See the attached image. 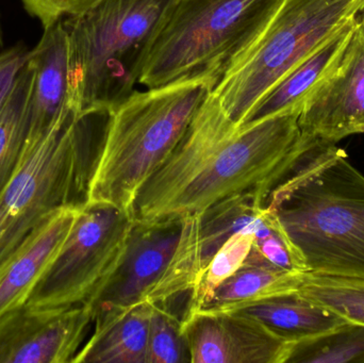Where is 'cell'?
<instances>
[{
	"label": "cell",
	"instance_id": "cell-1",
	"mask_svg": "<svg viewBox=\"0 0 364 363\" xmlns=\"http://www.w3.org/2000/svg\"><path fill=\"white\" fill-rule=\"evenodd\" d=\"M299 111L237 127L210 93L168 159L132 206L142 221L199 215L228 196L258 190L267 197L299 155Z\"/></svg>",
	"mask_w": 364,
	"mask_h": 363
},
{
	"label": "cell",
	"instance_id": "cell-2",
	"mask_svg": "<svg viewBox=\"0 0 364 363\" xmlns=\"http://www.w3.org/2000/svg\"><path fill=\"white\" fill-rule=\"evenodd\" d=\"M303 136L299 155L269 190L264 207L307 273L364 281V176L336 143Z\"/></svg>",
	"mask_w": 364,
	"mask_h": 363
},
{
	"label": "cell",
	"instance_id": "cell-3",
	"mask_svg": "<svg viewBox=\"0 0 364 363\" xmlns=\"http://www.w3.org/2000/svg\"><path fill=\"white\" fill-rule=\"evenodd\" d=\"M113 112L73 109L45 136L25 145L0 192V266L51 213L87 202Z\"/></svg>",
	"mask_w": 364,
	"mask_h": 363
},
{
	"label": "cell",
	"instance_id": "cell-4",
	"mask_svg": "<svg viewBox=\"0 0 364 363\" xmlns=\"http://www.w3.org/2000/svg\"><path fill=\"white\" fill-rule=\"evenodd\" d=\"M178 0H100L63 18L72 104L115 111L136 90L158 34Z\"/></svg>",
	"mask_w": 364,
	"mask_h": 363
},
{
	"label": "cell",
	"instance_id": "cell-5",
	"mask_svg": "<svg viewBox=\"0 0 364 363\" xmlns=\"http://www.w3.org/2000/svg\"><path fill=\"white\" fill-rule=\"evenodd\" d=\"M211 92L200 81L134 91L111 117L87 202L132 213L141 188L174 151Z\"/></svg>",
	"mask_w": 364,
	"mask_h": 363
},
{
	"label": "cell",
	"instance_id": "cell-6",
	"mask_svg": "<svg viewBox=\"0 0 364 363\" xmlns=\"http://www.w3.org/2000/svg\"><path fill=\"white\" fill-rule=\"evenodd\" d=\"M284 0H178L149 51L139 83L200 81L212 91L241 61Z\"/></svg>",
	"mask_w": 364,
	"mask_h": 363
},
{
	"label": "cell",
	"instance_id": "cell-7",
	"mask_svg": "<svg viewBox=\"0 0 364 363\" xmlns=\"http://www.w3.org/2000/svg\"><path fill=\"white\" fill-rule=\"evenodd\" d=\"M199 215L134 220L117 266L87 303L98 315L192 293L200 274Z\"/></svg>",
	"mask_w": 364,
	"mask_h": 363
},
{
	"label": "cell",
	"instance_id": "cell-8",
	"mask_svg": "<svg viewBox=\"0 0 364 363\" xmlns=\"http://www.w3.org/2000/svg\"><path fill=\"white\" fill-rule=\"evenodd\" d=\"M364 0H284L241 61L212 93L239 126L254 104L342 26Z\"/></svg>",
	"mask_w": 364,
	"mask_h": 363
},
{
	"label": "cell",
	"instance_id": "cell-9",
	"mask_svg": "<svg viewBox=\"0 0 364 363\" xmlns=\"http://www.w3.org/2000/svg\"><path fill=\"white\" fill-rule=\"evenodd\" d=\"M134 220L112 205L85 202L26 306L62 310L87 304L117 266Z\"/></svg>",
	"mask_w": 364,
	"mask_h": 363
},
{
	"label": "cell",
	"instance_id": "cell-10",
	"mask_svg": "<svg viewBox=\"0 0 364 363\" xmlns=\"http://www.w3.org/2000/svg\"><path fill=\"white\" fill-rule=\"evenodd\" d=\"M301 134L337 143L364 134V12L346 48L311 90L299 117Z\"/></svg>",
	"mask_w": 364,
	"mask_h": 363
},
{
	"label": "cell",
	"instance_id": "cell-11",
	"mask_svg": "<svg viewBox=\"0 0 364 363\" xmlns=\"http://www.w3.org/2000/svg\"><path fill=\"white\" fill-rule=\"evenodd\" d=\"M93 325V310L85 304L11 309L0 315V363H73Z\"/></svg>",
	"mask_w": 364,
	"mask_h": 363
},
{
	"label": "cell",
	"instance_id": "cell-12",
	"mask_svg": "<svg viewBox=\"0 0 364 363\" xmlns=\"http://www.w3.org/2000/svg\"><path fill=\"white\" fill-rule=\"evenodd\" d=\"M183 328L192 363H286L293 343L239 311L199 309Z\"/></svg>",
	"mask_w": 364,
	"mask_h": 363
},
{
	"label": "cell",
	"instance_id": "cell-13",
	"mask_svg": "<svg viewBox=\"0 0 364 363\" xmlns=\"http://www.w3.org/2000/svg\"><path fill=\"white\" fill-rule=\"evenodd\" d=\"M33 70L29 102L27 143L45 136L70 110V47L63 19L43 28L40 40L29 51Z\"/></svg>",
	"mask_w": 364,
	"mask_h": 363
},
{
	"label": "cell",
	"instance_id": "cell-14",
	"mask_svg": "<svg viewBox=\"0 0 364 363\" xmlns=\"http://www.w3.org/2000/svg\"><path fill=\"white\" fill-rule=\"evenodd\" d=\"M82 206L58 209L0 266V315L25 304L65 242Z\"/></svg>",
	"mask_w": 364,
	"mask_h": 363
},
{
	"label": "cell",
	"instance_id": "cell-15",
	"mask_svg": "<svg viewBox=\"0 0 364 363\" xmlns=\"http://www.w3.org/2000/svg\"><path fill=\"white\" fill-rule=\"evenodd\" d=\"M358 18L359 15L342 26L314 53L280 79L248 111L237 127L252 125L282 113L301 112L304 102L311 90L328 72L346 48Z\"/></svg>",
	"mask_w": 364,
	"mask_h": 363
},
{
	"label": "cell",
	"instance_id": "cell-16",
	"mask_svg": "<svg viewBox=\"0 0 364 363\" xmlns=\"http://www.w3.org/2000/svg\"><path fill=\"white\" fill-rule=\"evenodd\" d=\"M153 303L98 315L94 330L73 363H149Z\"/></svg>",
	"mask_w": 364,
	"mask_h": 363
},
{
	"label": "cell",
	"instance_id": "cell-17",
	"mask_svg": "<svg viewBox=\"0 0 364 363\" xmlns=\"http://www.w3.org/2000/svg\"><path fill=\"white\" fill-rule=\"evenodd\" d=\"M225 311H239L250 315L290 342L318 336L348 322L337 313L310 302L297 291Z\"/></svg>",
	"mask_w": 364,
	"mask_h": 363
},
{
	"label": "cell",
	"instance_id": "cell-18",
	"mask_svg": "<svg viewBox=\"0 0 364 363\" xmlns=\"http://www.w3.org/2000/svg\"><path fill=\"white\" fill-rule=\"evenodd\" d=\"M267 217L264 196L258 190L228 196L199 213L201 271L227 239L240 232L256 234Z\"/></svg>",
	"mask_w": 364,
	"mask_h": 363
},
{
	"label": "cell",
	"instance_id": "cell-19",
	"mask_svg": "<svg viewBox=\"0 0 364 363\" xmlns=\"http://www.w3.org/2000/svg\"><path fill=\"white\" fill-rule=\"evenodd\" d=\"M304 272L244 264L214 292L205 310L225 311L299 290Z\"/></svg>",
	"mask_w": 364,
	"mask_h": 363
},
{
	"label": "cell",
	"instance_id": "cell-20",
	"mask_svg": "<svg viewBox=\"0 0 364 363\" xmlns=\"http://www.w3.org/2000/svg\"><path fill=\"white\" fill-rule=\"evenodd\" d=\"M32 79L33 70L27 60L0 109V192L12 177L27 142Z\"/></svg>",
	"mask_w": 364,
	"mask_h": 363
},
{
	"label": "cell",
	"instance_id": "cell-21",
	"mask_svg": "<svg viewBox=\"0 0 364 363\" xmlns=\"http://www.w3.org/2000/svg\"><path fill=\"white\" fill-rule=\"evenodd\" d=\"M286 363H364V325L346 322L293 342Z\"/></svg>",
	"mask_w": 364,
	"mask_h": 363
},
{
	"label": "cell",
	"instance_id": "cell-22",
	"mask_svg": "<svg viewBox=\"0 0 364 363\" xmlns=\"http://www.w3.org/2000/svg\"><path fill=\"white\" fill-rule=\"evenodd\" d=\"M255 238L254 232H240L225 241L201 271L191 294L190 307L186 315L205 308L216 289L244 266Z\"/></svg>",
	"mask_w": 364,
	"mask_h": 363
},
{
	"label": "cell",
	"instance_id": "cell-23",
	"mask_svg": "<svg viewBox=\"0 0 364 363\" xmlns=\"http://www.w3.org/2000/svg\"><path fill=\"white\" fill-rule=\"evenodd\" d=\"M297 292L346 321L364 325V281L304 272Z\"/></svg>",
	"mask_w": 364,
	"mask_h": 363
},
{
	"label": "cell",
	"instance_id": "cell-24",
	"mask_svg": "<svg viewBox=\"0 0 364 363\" xmlns=\"http://www.w3.org/2000/svg\"><path fill=\"white\" fill-rule=\"evenodd\" d=\"M147 357L149 363L191 362L183 320L164 305L154 304Z\"/></svg>",
	"mask_w": 364,
	"mask_h": 363
},
{
	"label": "cell",
	"instance_id": "cell-25",
	"mask_svg": "<svg viewBox=\"0 0 364 363\" xmlns=\"http://www.w3.org/2000/svg\"><path fill=\"white\" fill-rule=\"evenodd\" d=\"M30 16L42 23L43 28L59 19L79 14L100 0H21Z\"/></svg>",
	"mask_w": 364,
	"mask_h": 363
},
{
	"label": "cell",
	"instance_id": "cell-26",
	"mask_svg": "<svg viewBox=\"0 0 364 363\" xmlns=\"http://www.w3.org/2000/svg\"><path fill=\"white\" fill-rule=\"evenodd\" d=\"M29 51L25 45L17 44L0 53V109L8 98L19 72L27 62Z\"/></svg>",
	"mask_w": 364,
	"mask_h": 363
},
{
	"label": "cell",
	"instance_id": "cell-27",
	"mask_svg": "<svg viewBox=\"0 0 364 363\" xmlns=\"http://www.w3.org/2000/svg\"><path fill=\"white\" fill-rule=\"evenodd\" d=\"M4 30H2L1 15H0V53L4 50Z\"/></svg>",
	"mask_w": 364,
	"mask_h": 363
},
{
	"label": "cell",
	"instance_id": "cell-28",
	"mask_svg": "<svg viewBox=\"0 0 364 363\" xmlns=\"http://www.w3.org/2000/svg\"><path fill=\"white\" fill-rule=\"evenodd\" d=\"M363 12H364V6H363Z\"/></svg>",
	"mask_w": 364,
	"mask_h": 363
}]
</instances>
